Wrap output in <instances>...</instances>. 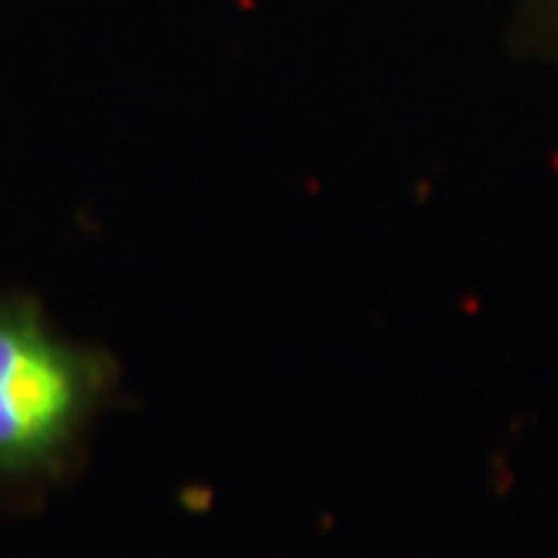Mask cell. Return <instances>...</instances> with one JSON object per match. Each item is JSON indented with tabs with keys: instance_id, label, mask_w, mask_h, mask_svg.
Returning <instances> with one entry per match:
<instances>
[{
	"instance_id": "obj_1",
	"label": "cell",
	"mask_w": 558,
	"mask_h": 558,
	"mask_svg": "<svg viewBox=\"0 0 558 558\" xmlns=\"http://www.w3.org/2000/svg\"><path fill=\"white\" fill-rule=\"evenodd\" d=\"M112 385L106 354L69 339L35 299L0 292V490L35 499L69 478Z\"/></svg>"
}]
</instances>
